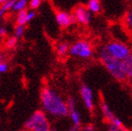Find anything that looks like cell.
I'll list each match as a JSON object with an SVG mask.
<instances>
[{"label":"cell","mask_w":132,"mask_h":131,"mask_svg":"<svg viewBox=\"0 0 132 131\" xmlns=\"http://www.w3.org/2000/svg\"><path fill=\"white\" fill-rule=\"evenodd\" d=\"M126 23L128 25V27L132 29V10L127 12V14L126 15Z\"/></svg>","instance_id":"cell-21"},{"label":"cell","mask_w":132,"mask_h":131,"mask_svg":"<svg viewBox=\"0 0 132 131\" xmlns=\"http://www.w3.org/2000/svg\"><path fill=\"white\" fill-rule=\"evenodd\" d=\"M26 4H27L26 0H17V1H15V4H14L12 9L16 11H22L26 9Z\"/></svg>","instance_id":"cell-15"},{"label":"cell","mask_w":132,"mask_h":131,"mask_svg":"<svg viewBox=\"0 0 132 131\" xmlns=\"http://www.w3.org/2000/svg\"><path fill=\"white\" fill-rule=\"evenodd\" d=\"M107 131H129L124 126V125H112V124H108V128Z\"/></svg>","instance_id":"cell-16"},{"label":"cell","mask_w":132,"mask_h":131,"mask_svg":"<svg viewBox=\"0 0 132 131\" xmlns=\"http://www.w3.org/2000/svg\"><path fill=\"white\" fill-rule=\"evenodd\" d=\"M8 69H9V65L6 63V62H2V63H0V74L7 72Z\"/></svg>","instance_id":"cell-22"},{"label":"cell","mask_w":132,"mask_h":131,"mask_svg":"<svg viewBox=\"0 0 132 131\" xmlns=\"http://www.w3.org/2000/svg\"><path fill=\"white\" fill-rule=\"evenodd\" d=\"M27 13H28V11L26 10L19 11V14H18V16H17L18 25H24L27 23Z\"/></svg>","instance_id":"cell-13"},{"label":"cell","mask_w":132,"mask_h":131,"mask_svg":"<svg viewBox=\"0 0 132 131\" xmlns=\"http://www.w3.org/2000/svg\"><path fill=\"white\" fill-rule=\"evenodd\" d=\"M80 96H81L84 107L89 111H94L95 109V96L92 88L87 84H81L80 86Z\"/></svg>","instance_id":"cell-7"},{"label":"cell","mask_w":132,"mask_h":131,"mask_svg":"<svg viewBox=\"0 0 132 131\" xmlns=\"http://www.w3.org/2000/svg\"><path fill=\"white\" fill-rule=\"evenodd\" d=\"M68 131H80V129L77 128V127H74V126H71L70 128H69Z\"/></svg>","instance_id":"cell-26"},{"label":"cell","mask_w":132,"mask_h":131,"mask_svg":"<svg viewBox=\"0 0 132 131\" xmlns=\"http://www.w3.org/2000/svg\"><path fill=\"white\" fill-rule=\"evenodd\" d=\"M24 33V25H17L15 28V37L16 38H20L23 35Z\"/></svg>","instance_id":"cell-19"},{"label":"cell","mask_w":132,"mask_h":131,"mask_svg":"<svg viewBox=\"0 0 132 131\" xmlns=\"http://www.w3.org/2000/svg\"><path fill=\"white\" fill-rule=\"evenodd\" d=\"M2 62H3V55L0 54V63H2Z\"/></svg>","instance_id":"cell-28"},{"label":"cell","mask_w":132,"mask_h":131,"mask_svg":"<svg viewBox=\"0 0 132 131\" xmlns=\"http://www.w3.org/2000/svg\"><path fill=\"white\" fill-rule=\"evenodd\" d=\"M26 131H51L52 124L49 116L42 110L34 111L24 123Z\"/></svg>","instance_id":"cell-3"},{"label":"cell","mask_w":132,"mask_h":131,"mask_svg":"<svg viewBox=\"0 0 132 131\" xmlns=\"http://www.w3.org/2000/svg\"><path fill=\"white\" fill-rule=\"evenodd\" d=\"M128 83H129L130 88H131V90H132V76L128 78Z\"/></svg>","instance_id":"cell-27"},{"label":"cell","mask_w":132,"mask_h":131,"mask_svg":"<svg viewBox=\"0 0 132 131\" xmlns=\"http://www.w3.org/2000/svg\"><path fill=\"white\" fill-rule=\"evenodd\" d=\"M40 104L42 111L50 117L55 119L69 116L67 100L54 89L44 86L40 91Z\"/></svg>","instance_id":"cell-1"},{"label":"cell","mask_w":132,"mask_h":131,"mask_svg":"<svg viewBox=\"0 0 132 131\" xmlns=\"http://www.w3.org/2000/svg\"><path fill=\"white\" fill-rule=\"evenodd\" d=\"M3 13H4V11H3L2 10H0V18L2 17V15H3Z\"/></svg>","instance_id":"cell-29"},{"label":"cell","mask_w":132,"mask_h":131,"mask_svg":"<svg viewBox=\"0 0 132 131\" xmlns=\"http://www.w3.org/2000/svg\"><path fill=\"white\" fill-rule=\"evenodd\" d=\"M122 66L125 73L127 76V78H129L132 76V53L122 60Z\"/></svg>","instance_id":"cell-11"},{"label":"cell","mask_w":132,"mask_h":131,"mask_svg":"<svg viewBox=\"0 0 132 131\" xmlns=\"http://www.w3.org/2000/svg\"><path fill=\"white\" fill-rule=\"evenodd\" d=\"M4 2H5V0H0V5H1L2 3H4Z\"/></svg>","instance_id":"cell-30"},{"label":"cell","mask_w":132,"mask_h":131,"mask_svg":"<svg viewBox=\"0 0 132 131\" xmlns=\"http://www.w3.org/2000/svg\"><path fill=\"white\" fill-rule=\"evenodd\" d=\"M80 131H97V127H96L95 125L89 123V124H86V125H84V126H81Z\"/></svg>","instance_id":"cell-18"},{"label":"cell","mask_w":132,"mask_h":131,"mask_svg":"<svg viewBox=\"0 0 132 131\" xmlns=\"http://www.w3.org/2000/svg\"><path fill=\"white\" fill-rule=\"evenodd\" d=\"M51 131H57V130H56V129H54V128H52Z\"/></svg>","instance_id":"cell-31"},{"label":"cell","mask_w":132,"mask_h":131,"mask_svg":"<svg viewBox=\"0 0 132 131\" xmlns=\"http://www.w3.org/2000/svg\"><path fill=\"white\" fill-rule=\"evenodd\" d=\"M69 52V46L67 42L60 43L58 45V47H57V53H58L60 56L66 55Z\"/></svg>","instance_id":"cell-14"},{"label":"cell","mask_w":132,"mask_h":131,"mask_svg":"<svg viewBox=\"0 0 132 131\" xmlns=\"http://www.w3.org/2000/svg\"><path fill=\"white\" fill-rule=\"evenodd\" d=\"M88 9H89V11H91V12H94V13L99 12L100 9H101L99 0H89Z\"/></svg>","instance_id":"cell-12"},{"label":"cell","mask_w":132,"mask_h":131,"mask_svg":"<svg viewBox=\"0 0 132 131\" xmlns=\"http://www.w3.org/2000/svg\"><path fill=\"white\" fill-rule=\"evenodd\" d=\"M98 57L99 60L101 61V63L103 64L106 69L108 70L111 75L117 80L118 81H125L127 79V76L125 73L124 69H123L122 66V61L118 60L116 58L112 57L110 54L105 47L103 46L98 53Z\"/></svg>","instance_id":"cell-2"},{"label":"cell","mask_w":132,"mask_h":131,"mask_svg":"<svg viewBox=\"0 0 132 131\" xmlns=\"http://www.w3.org/2000/svg\"><path fill=\"white\" fill-rule=\"evenodd\" d=\"M104 47L107 50V52L112 57H114L121 61L131 53V51H130L128 46L124 44V43L117 42V41H112V42L108 43Z\"/></svg>","instance_id":"cell-4"},{"label":"cell","mask_w":132,"mask_h":131,"mask_svg":"<svg viewBox=\"0 0 132 131\" xmlns=\"http://www.w3.org/2000/svg\"><path fill=\"white\" fill-rule=\"evenodd\" d=\"M41 3V0H31L30 1V8L31 9H37L39 7Z\"/></svg>","instance_id":"cell-23"},{"label":"cell","mask_w":132,"mask_h":131,"mask_svg":"<svg viewBox=\"0 0 132 131\" xmlns=\"http://www.w3.org/2000/svg\"><path fill=\"white\" fill-rule=\"evenodd\" d=\"M105 131H107V130H105Z\"/></svg>","instance_id":"cell-34"},{"label":"cell","mask_w":132,"mask_h":131,"mask_svg":"<svg viewBox=\"0 0 132 131\" xmlns=\"http://www.w3.org/2000/svg\"><path fill=\"white\" fill-rule=\"evenodd\" d=\"M7 1H10V0H5V2H7Z\"/></svg>","instance_id":"cell-33"},{"label":"cell","mask_w":132,"mask_h":131,"mask_svg":"<svg viewBox=\"0 0 132 131\" xmlns=\"http://www.w3.org/2000/svg\"><path fill=\"white\" fill-rule=\"evenodd\" d=\"M16 43H17V38L16 37L10 38L8 39V41H7V47L8 48H13L16 45Z\"/></svg>","instance_id":"cell-20"},{"label":"cell","mask_w":132,"mask_h":131,"mask_svg":"<svg viewBox=\"0 0 132 131\" xmlns=\"http://www.w3.org/2000/svg\"><path fill=\"white\" fill-rule=\"evenodd\" d=\"M75 21H76L75 16L70 15L67 12L60 11V12H57V14H56V22L61 26H68L71 23H75Z\"/></svg>","instance_id":"cell-10"},{"label":"cell","mask_w":132,"mask_h":131,"mask_svg":"<svg viewBox=\"0 0 132 131\" xmlns=\"http://www.w3.org/2000/svg\"><path fill=\"white\" fill-rule=\"evenodd\" d=\"M69 54L72 56L86 59L91 57L93 54V49H92L90 43L84 40L77 41L69 47Z\"/></svg>","instance_id":"cell-5"},{"label":"cell","mask_w":132,"mask_h":131,"mask_svg":"<svg viewBox=\"0 0 132 131\" xmlns=\"http://www.w3.org/2000/svg\"><path fill=\"white\" fill-rule=\"evenodd\" d=\"M67 106L69 109V117L70 119L72 126L81 129V115L78 111L77 100L73 96H69L67 98Z\"/></svg>","instance_id":"cell-6"},{"label":"cell","mask_w":132,"mask_h":131,"mask_svg":"<svg viewBox=\"0 0 132 131\" xmlns=\"http://www.w3.org/2000/svg\"><path fill=\"white\" fill-rule=\"evenodd\" d=\"M74 16L76 18V21H78L81 23H84V24H87L91 21V13L87 9L84 8V7L77 8L75 10Z\"/></svg>","instance_id":"cell-9"},{"label":"cell","mask_w":132,"mask_h":131,"mask_svg":"<svg viewBox=\"0 0 132 131\" xmlns=\"http://www.w3.org/2000/svg\"><path fill=\"white\" fill-rule=\"evenodd\" d=\"M14 4H15V0H10V1L4 2V4H3L2 8H1V10H2L3 11H6V10H10V9H12V8H13V6H14Z\"/></svg>","instance_id":"cell-17"},{"label":"cell","mask_w":132,"mask_h":131,"mask_svg":"<svg viewBox=\"0 0 132 131\" xmlns=\"http://www.w3.org/2000/svg\"><path fill=\"white\" fill-rule=\"evenodd\" d=\"M7 34V29L4 27L0 28V37H3V36H5Z\"/></svg>","instance_id":"cell-25"},{"label":"cell","mask_w":132,"mask_h":131,"mask_svg":"<svg viewBox=\"0 0 132 131\" xmlns=\"http://www.w3.org/2000/svg\"><path fill=\"white\" fill-rule=\"evenodd\" d=\"M35 12L34 11H28L27 13V22H30L32 19H34V17H35Z\"/></svg>","instance_id":"cell-24"},{"label":"cell","mask_w":132,"mask_h":131,"mask_svg":"<svg viewBox=\"0 0 132 131\" xmlns=\"http://www.w3.org/2000/svg\"><path fill=\"white\" fill-rule=\"evenodd\" d=\"M18 131H26V129H22V130H18Z\"/></svg>","instance_id":"cell-32"},{"label":"cell","mask_w":132,"mask_h":131,"mask_svg":"<svg viewBox=\"0 0 132 131\" xmlns=\"http://www.w3.org/2000/svg\"><path fill=\"white\" fill-rule=\"evenodd\" d=\"M99 108H100V111H101V114L103 116V118L108 122V124H112V125H124L122 122V120L120 118H118L113 111H112V109L110 108V106L105 102V101L102 100L100 102V105H99Z\"/></svg>","instance_id":"cell-8"}]
</instances>
